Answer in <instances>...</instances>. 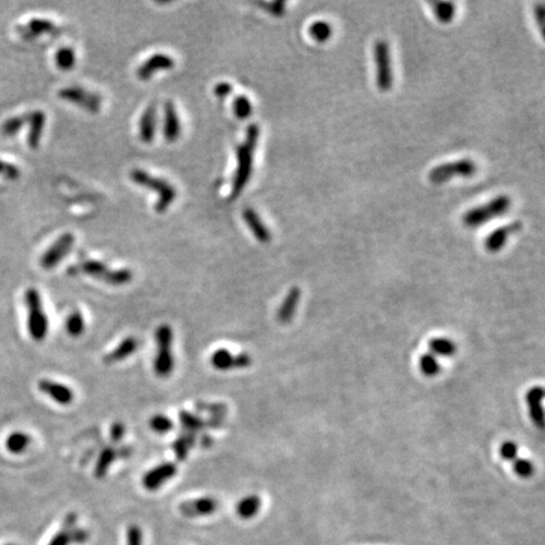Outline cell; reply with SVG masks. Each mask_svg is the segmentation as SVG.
Masks as SVG:
<instances>
[{"label": "cell", "mask_w": 545, "mask_h": 545, "mask_svg": "<svg viewBox=\"0 0 545 545\" xmlns=\"http://www.w3.org/2000/svg\"><path fill=\"white\" fill-rule=\"evenodd\" d=\"M259 134H260L259 127L257 124H251L246 130V138H245L244 143L238 147V150H236L238 167H236L234 180H232L231 199H238L250 180L253 168H254V153H255Z\"/></svg>", "instance_id": "cell-1"}, {"label": "cell", "mask_w": 545, "mask_h": 545, "mask_svg": "<svg viewBox=\"0 0 545 545\" xmlns=\"http://www.w3.org/2000/svg\"><path fill=\"white\" fill-rule=\"evenodd\" d=\"M70 276L76 274H85L100 279L109 285H125L133 279V271L129 269H110L109 267L104 262L99 260H85L83 263L70 267L69 269Z\"/></svg>", "instance_id": "cell-2"}, {"label": "cell", "mask_w": 545, "mask_h": 545, "mask_svg": "<svg viewBox=\"0 0 545 545\" xmlns=\"http://www.w3.org/2000/svg\"><path fill=\"white\" fill-rule=\"evenodd\" d=\"M130 178L135 185L155 191V193L158 194V201L155 204V211L160 212V213L166 211L168 207L174 204V199L177 197V190L172 183H169L164 178L154 177L144 169L135 168L133 171H130Z\"/></svg>", "instance_id": "cell-3"}, {"label": "cell", "mask_w": 545, "mask_h": 545, "mask_svg": "<svg viewBox=\"0 0 545 545\" xmlns=\"http://www.w3.org/2000/svg\"><path fill=\"white\" fill-rule=\"evenodd\" d=\"M27 308V327L33 340L43 341L48 334V320L38 290L28 288L24 293Z\"/></svg>", "instance_id": "cell-4"}, {"label": "cell", "mask_w": 545, "mask_h": 545, "mask_svg": "<svg viewBox=\"0 0 545 545\" xmlns=\"http://www.w3.org/2000/svg\"><path fill=\"white\" fill-rule=\"evenodd\" d=\"M157 355L154 359L153 369L158 378H166L172 375L174 370V330L169 325H161L155 331Z\"/></svg>", "instance_id": "cell-5"}, {"label": "cell", "mask_w": 545, "mask_h": 545, "mask_svg": "<svg viewBox=\"0 0 545 545\" xmlns=\"http://www.w3.org/2000/svg\"><path fill=\"white\" fill-rule=\"evenodd\" d=\"M511 206V199L509 196L501 194L488 201L486 205L477 206L466 212L462 218V222L467 227H479L495 218L502 216L507 213Z\"/></svg>", "instance_id": "cell-6"}, {"label": "cell", "mask_w": 545, "mask_h": 545, "mask_svg": "<svg viewBox=\"0 0 545 545\" xmlns=\"http://www.w3.org/2000/svg\"><path fill=\"white\" fill-rule=\"evenodd\" d=\"M477 171V166L472 160H460V161L444 163L430 169L428 178L432 183L441 185L455 177H472Z\"/></svg>", "instance_id": "cell-7"}, {"label": "cell", "mask_w": 545, "mask_h": 545, "mask_svg": "<svg viewBox=\"0 0 545 545\" xmlns=\"http://www.w3.org/2000/svg\"><path fill=\"white\" fill-rule=\"evenodd\" d=\"M58 97L64 99L69 103L75 104L77 106L83 108L89 113H92V114L99 113V110L101 108V104H103L101 97H99L97 94L86 90L80 86H67V87L61 89L58 91Z\"/></svg>", "instance_id": "cell-8"}, {"label": "cell", "mask_w": 545, "mask_h": 545, "mask_svg": "<svg viewBox=\"0 0 545 545\" xmlns=\"http://www.w3.org/2000/svg\"><path fill=\"white\" fill-rule=\"evenodd\" d=\"M375 64H376V84L381 91L390 90L392 85L390 48L388 42L380 39L375 45Z\"/></svg>", "instance_id": "cell-9"}, {"label": "cell", "mask_w": 545, "mask_h": 545, "mask_svg": "<svg viewBox=\"0 0 545 545\" xmlns=\"http://www.w3.org/2000/svg\"><path fill=\"white\" fill-rule=\"evenodd\" d=\"M73 244L75 236L71 232H64L45 251V254L39 259V265L45 270L56 268L69 255Z\"/></svg>", "instance_id": "cell-10"}, {"label": "cell", "mask_w": 545, "mask_h": 545, "mask_svg": "<svg viewBox=\"0 0 545 545\" xmlns=\"http://www.w3.org/2000/svg\"><path fill=\"white\" fill-rule=\"evenodd\" d=\"M211 365L220 371H227L232 369H246L253 364V359L248 353H241L239 355L232 353L226 348H218L212 353Z\"/></svg>", "instance_id": "cell-11"}, {"label": "cell", "mask_w": 545, "mask_h": 545, "mask_svg": "<svg viewBox=\"0 0 545 545\" xmlns=\"http://www.w3.org/2000/svg\"><path fill=\"white\" fill-rule=\"evenodd\" d=\"M177 474V466L172 462H166L158 465L157 467L149 469L143 477V486L148 491H157L161 488L166 482L174 479Z\"/></svg>", "instance_id": "cell-12"}, {"label": "cell", "mask_w": 545, "mask_h": 545, "mask_svg": "<svg viewBox=\"0 0 545 545\" xmlns=\"http://www.w3.org/2000/svg\"><path fill=\"white\" fill-rule=\"evenodd\" d=\"M218 501L215 497H199L183 501L180 504V511L186 518H202L212 515L218 510Z\"/></svg>", "instance_id": "cell-13"}, {"label": "cell", "mask_w": 545, "mask_h": 545, "mask_svg": "<svg viewBox=\"0 0 545 545\" xmlns=\"http://www.w3.org/2000/svg\"><path fill=\"white\" fill-rule=\"evenodd\" d=\"M41 392L51 398L59 405H70L73 402V392L69 386L53 381L50 378H42L38 381Z\"/></svg>", "instance_id": "cell-14"}, {"label": "cell", "mask_w": 545, "mask_h": 545, "mask_svg": "<svg viewBox=\"0 0 545 545\" xmlns=\"http://www.w3.org/2000/svg\"><path fill=\"white\" fill-rule=\"evenodd\" d=\"M174 59L166 53H155L148 58L144 64H141L136 70V76L141 80H149L158 71L174 69Z\"/></svg>", "instance_id": "cell-15"}, {"label": "cell", "mask_w": 545, "mask_h": 545, "mask_svg": "<svg viewBox=\"0 0 545 545\" xmlns=\"http://www.w3.org/2000/svg\"><path fill=\"white\" fill-rule=\"evenodd\" d=\"M521 227H523L521 221H514L511 224L501 226L499 229L493 231L485 240L486 249L491 253L500 251L507 245L509 238L521 230Z\"/></svg>", "instance_id": "cell-16"}, {"label": "cell", "mask_w": 545, "mask_h": 545, "mask_svg": "<svg viewBox=\"0 0 545 545\" xmlns=\"http://www.w3.org/2000/svg\"><path fill=\"white\" fill-rule=\"evenodd\" d=\"M17 32L24 39H34L43 34H56L59 33L58 28L52 20L45 18H33L26 26H17Z\"/></svg>", "instance_id": "cell-17"}, {"label": "cell", "mask_w": 545, "mask_h": 545, "mask_svg": "<svg viewBox=\"0 0 545 545\" xmlns=\"http://www.w3.org/2000/svg\"><path fill=\"white\" fill-rule=\"evenodd\" d=\"M243 218H244L245 224L249 227L251 234L255 236L259 243L262 244H268L271 240V234L268 229V226L264 224L263 220L259 216L254 208H245L243 211Z\"/></svg>", "instance_id": "cell-18"}, {"label": "cell", "mask_w": 545, "mask_h": 545, "mask_svg": "<svg viewBox=\"0 0 545 545\" xmlns=\"http://www.w3.org/2000/svg\"><path fill=\"white\" fill-rule=\"evenodd\" d=\"M157 105L150 104L139 119V139L146 144L153 143L157 132Z\"/></svg>", "instance_id": "cell-19"}, {"label": "cell", "mask_w": 545, "mask_h": 545, "mask_svg": "<svg viewBox=\"0 0 545 545\" xmlns=\"http://www.w3.org/2000/svg\"><path fill=\"white\" fill-rule=\"evenodd\" d=\"M29 129H28V136L27 141L28 146L32 149H37L41 144V139L43 135L45 125V114L42 110H34L28 113V122Z\"/></svg>", "instance_id": "cell-20"}, {"label": "cell", "mask_w": 545, "mask_h": 545, "mask_svg": "<svg viewBox=\"0 0 545 545\" xmlns=\"http://www.w3.org/2000/svg\"><path fill=\"white\" fill-rule=\"evenodd\" d=\"M181 122L177 110L172 101L164 104V122H163V135L168 143H174L180 138Z\"/></svg>", "instance_id": "cell-21"}, {"label": "cell", "mask_w": 545, "mask_h": 545, "mask_svg": "<svg viewBox=\"0 0 545 545\" xmlns=\"http://www.w3.org/2000/svg\"><path fill=\"white\" fill-rule=\"evenodd\" d=\"M543 399H544V389L542 386H534L526 394V402L529 405L530 417L534 424L539 428L544 427V411L542 406Z\"/></svg>", "instance_id": "cell-22"}, {"label": "cell", "mask_w": 545, "mask_h": 545, "mask_svg": "<svg viewBox=\"0 0 545 545\" xmlns=\"http://www.w3.org/2000/svg\"><path fill=\"white\" fill-rule=\"evenodd\" d=\"M302 292L298 287L289 289L288 295L284 298L281 307L278 309V321L282 325H287L295 318L297 308L301 301Z\"/></svg>", "instance_id": "cell-23"}, {"label": "cell", "mask_w": 545, "mask_h": 545, "mask_svg": "<svg viewBox=\"0 0 545 545\" xmlns=\"http://www.w3.org/2000/svg\"><path fill=\"white\" fill-rule=\"evenodd\" d=\"M138 347H139L138 339H135L133 336H129L127 339H124L111 353H106L105 358H104V361L108 365L116 364L119 361L128 359L129 356H132L133 353H135V351L138 350Z\"/></svg>", "instance_id": "cell-24"}, {"label": "cell", "mask_w": 545, "mask_h": 545, "mask_svg": "<svg viewBox=\"0 0 545 545\" xmlns=\"http://www.w3.org/2000/svg\"><path fill=\"white\" fill-rule=\"evenodd\" d=\"M262 509V499L257 495H249L239 501L236 505V514L243 520H250L257 516Z\"/></svg>", "instance_id": "cell-25"}, {"label": "cell", "mask_w": 545, "mask_h": 545, "mask_svg": "<svg viewBox=\"0 0 545 545\" xmlns=\"http://www.w3.org/2000/svg\"><path fill=\"white\" fill-rule=\"evenodd\" d=\"M196 439H197V434L183 430L181 436L174 441L172 447H174V453L180 461L186 460L190 449L192 448L196 443Z\"/></svg>", "instance_id": "cell-26"}, {"label": "cell", "mask_w": 545, "mask_h": 545, "mask_svg": "<svg viewBox=\"0 0 545 545\" xmlns=\"http://www.w3.org/2000/svg\"><path fill=\"white\" fill-rule=\"evenodd\" d=\"M29 443H31V437L28 436L26 432L15 430L7 437L6 448L13 455H20L29 447Z\"/></svg>", "instance_id": "cell-27"}, {"label": "cell", "mask_w": 545, "mask_h": 545, "mask_svg": "<svg viewBox=\"0 0 545 545\" xmlns=\"http://www.w3.org/2000/svg\"><path fill=\"white\" fill-rule=\"evenodd\" d=\"M76 514H67L66 518H64V524H62V529L52 538V540L48 543V545H70V530L73 526H76Z\"/></svg>", "instance_id": "cell-28"}, {"label": "cell", "mask_w": 545, "mask_h": 545, "mask_svg": "<svg viewBox=\"0 0 545 545\" xmlns=\"http://www.w3.org/2000/svg\"><path fill=\"white\" fill-rule=\"evenodd\" d=\"M430 346V353H433L434 356H443V358H448L455 355L457 351V347H455V342L453 341L448 340V339H444V337H437V339H432L428 344Z\"/></svg>", "instance_id": "cell-29"}, {"label": "cell", "mask_w": 545, "mask_h": 545, "mask_svg": "<svg viewBox=\"0 0 545 545\" xmlns=\"http://www.w3.org/2000/svg\"><path fill=\"white\" fill-rule=\"evenodd\" d=\"M118 455H119L118 452H116L115 449L111 448V447L104 449L103 452L99 455V460H97V466H95V476H97V479H104L106 476L110 466L118 458Z\"/></svg>", "instance_id": "cell-30"}, {"label": "cell", "mask_w": 545, "mask_h": 545, "mask_svg": "<svg viewBox=\"0 0 545 545\" xmlns=\"http://www.w3.org/2000/svg\"><path fill=\"white\" fill-rule=\"evenodd\" d=\"M27 122H28V113L8 118L7 120L1 124L0 132L4 136H14L20 133V129L23 128Z\"/></svg>", "instance_id": "cell-31"}, {"label": "cell", "mask_w": 545, "mask_h": 545, "mask_svg": "<svg viewBox=\"0 0 545 545\" xmlns=\"http://www.w3.org/2000/svg\"><path fill=\"white\" fill-rule=\"evenodd\" d=\"M64 327L71 337H80L85 331V320L83 313L80 311L71 312L66 320Z\"/></svg>", "instance_id": "cell-32"}, {"label": "cell", "mask_w": 545, "mask_h": 545, "mask_svg": "<svg viewBox=\"0 0 545 545\" xmlns=\"http://www.w3.org/2000/svg\"><path fill=\"white\" fill-rule=\"evenodd\" d=\"M55 61H56L58 69L64 71L71 70V69H73V66L76 64V53L73 51V48H71V47H61L56 52Z\"/></svg>", "instance_id": "cell-33"}, {"label": "cell", "mask_w": 545, "mask_h": 545, "mask_svg": "<svg viewBox=\"0 0 545 545\" xmlns=\"http://www.w3.org/2000/svg\"><path fill=\"white\" fill-rule=\"evenodd\" d=\"M308 32L312 38L322 43V42H327L328 39L331 38L332 27L325 20H317L309 26Z\"/></svg>", "instance_id": "cell-34"}, {"label": "cell", "mask_w": 545, "mask_h": 545, "mask_svg": "<svg viewBox=\"0 0 545 545\" xmlns=\"http://www.w3.org/2000/svg\"><path fill=\"white\" fill-rule=\"evenodd\" d=\"M432 7L436 14L437 20L442 23H449L455 18V6L451 1H434L432 3Z\"/></svg>", "instance_id": "cell-35"}, {"label": "cell", "mask_w": 545, "mask_h": 545, "mask_svg": "<svg viewBox=\"0 0 545 545\" xmlns=\"http://www.w3.org/2000/svg\"><path fill=\"white\" fill-rule=\"evenodd\" d=\"M180 420L182 425H183V430L192 432L194 434H197L201 430L207 428L206 420H202L201 418L194 416V414H191L188 411H181Z\"/></svg>", "instance_id": "cell-36"}, {"label": "cell", "mask_w": 545, "mask_h": 545, "mask_svg": "<svg viewBox=\"0 0 545 545\" xmlns=\"http://www.w3.org/2000/svg\"><path fill=\"white\" fill-rule=\"evenodd\" d=\"M232 109H234V114L238 119H248L253 114L254 106H253L249 97H245V95H239L234 99Z\"/></svg>", "instance_id": "cell-37"}, {"label": "cell", "mask_w": 545, "mask_h": 545, "mask_svg": "<svg viewBox=\"0 0 545 545\" xmlns=\"http://www.w3.org/2000/svg\"><path fill=\"white\" fill-rule=\"evenodd\" d=\"M419 367L420 371L423 372L425 376H436L437 374L441 370V366L438 362V359L433 353H424L419 359Z\"/></svg>", "instance_id": "cell-38"}, {"label": "cell", "mask_w": 545, "mask_h": 545, "mask_svg": "<svg viewBox=\"0 0 545 545\" xmlns=\"http://www.w3.org/2000/svg\"><path fill=\"white\" fill-rule=\"evenodd\" d=\"M149 427L158 434H166L169 430H174V422L166 417V416H162V414H157L154 417L150 418L149 420Z\"/></svg>", "instance_id": "cell-39"}, {"label": "cell", "mask_w": 545, "mask_h": 545, "mask_svg": "<svg viewBox=\"0 0 545 545\" xmlns=\"http://www.w3.org/2000/svg\"><path fill=\"white\" fill-rule=\"evenodd\" d=\"M513 469L515 474L521 479H529L534 474V466L532 462L526 458H516L513 461Z\"/></svg>", "instance_id": "cell-40"}, {"label": "cell", "mask_w": 545, "mask_h": 545, "mask_svg": "<svg viewBox=\"0 0 545 545\" xmlns=\"http://www.w3.org/2000/svg\"><path fill=\"white\" fill-rule=\"evenodd\" d=\"M0 176L6 180H18L20 177V169L13 163L0 160Z\"/></svg>", "instance_id": "cell-41"}, {"label": "cell", "mask_w": 545, "mask_h": 545, "mask_svg": "<svg viewBox=\"0 0 545 545\" xmlns=\"http://www.w3.org/2000/svg\"><path fill=\"white\" fill-rule=\"evenodd\" d=\"M257 4L259 7L264 8L268 13L274 15V17H282L285 14L287 4L284 1H269V3L262 1V3H257Z\"/></svg>", "instance_id": "cell-42"}, {"label": "cell", "mask_w": 545, "mask_h": 545, "mask_svg": "<svg viewBox=\"0 0 545 545\" xmlns=\"http://www.w3.org/2000/svg\"><path fill=\"white\" fill-rule=\"evenodd\" d=\"M500 455L505 461L513 462L518 458V446L513 441L502 443L500 447Z\"/></svg>", "instance_id": "cell-43"}, {"label": "cell", "mask_w": 545, "mask_h": 545, "mask_svg": "<svg viewBox=\"0 0 545 545\" xmlns=\"http://www.w3.org/2000/svg\"><path fill=\"white\" fill-rule=\"evenodd\" d=\"M197 411H208L211 414L212 417H224L226 414V406L224 404H207V403H197L196 404Z\"/></svg>", "instance_id": "cell-44"}, {"label": "cell", "mask_w": 545, "mask_h": 545, "mask_svg": "<svg viewBox=\"0 0 545 545\" xmlns=\"http://www.w3.org/2000/svg\"><path fill=\"white\" fill-rule=\"evenodd\" d=\"M127 545H143V530L138 525H130L127 532Z\"/></svg>", "instance_id": "cell-45"}, {"label": "cell", "mask_w": 545, "mask_h": 545, "mask_svg": "<svg viewBox=\"0 0 545 545\" xmlns=\"http://www.w3.org/2000/svg\"><path fill=\"white\" fill-rule=\"evenodd\" d=\"M71 544H84L89 540V532L85 529H80L77 526H73L70 530Z\"/></svg>", "instance_id": "cell-46"}, {"label": "cell", "mask_w": 545, "mask_h": 545, "mask_svg": "<svg viewBox=\"0 0 545 545\" xmlns=\"http://www.w3.org/2000/svg\"><path fill=\"white\" fill-rule=\"evenodd\" d=\"M125 434V425L122 423H116L111 425L110 428V438L114 441V442H120Z\"/></svg>", "instance_id": "cell-47"}, {"label": "cell", "mask_w": 545, "mask_h": 545, "mask_svg": "<svg viewBox=\"0 0 545 545\" xmlns=\"http://www.w3.org/2000/svg\"><path fill=\"white\" fill-rule=\"evenodd\" d=\"M231 91H232V85L229 84V83H220V84L216 85L215 89H213L215 95L218 97H221V99L227 97V95H230Z\"/></svg>", "instance_id": "cell-48"}, {"label": "cell", "mask_w": 545, "mask_h": 545, "mask_svg": "<svg viewBox=\"0 0 545 545\" xmlns=\"http://www.w3.org/2000/svg\"><path fill=\"white\" fill-rule=\"evenodd\" d=\"M534 14H535V20H538L539 28L540 31L544 29L545 22V7L543 4H539L534 9Z\"/></svg>", "instance_id": "cell-49"}, {"label": "cell", "mask_w": 545, "mask_h": 545, "mask_svg": "<svg viewBox=\"0 0 545 545\" xmlns=\"http://www.w3.org/2000/svg\"><path fill=\"white\" fill-rule=\"evenodd\" d=\"M212 442H213V439H212L211 437L207 436V434H202V437H201V446L202 447L207 448V447L211 446Z\"/></svg>", "instance_id": "cell-50"}, {"label": "cell", "mask_w": 545, "mask_h": 545, "mask_svg": "<svg viewBox=\"0 0 545 545\" xmlns=\"http://www.w3.org/2000/svg\"><path fill=\"white\" fill-rule=\"evenodd\" d=\"M6 545H15V544H6Z\"/></svg>", "instance_id": "cell-51"}]
</instances>
